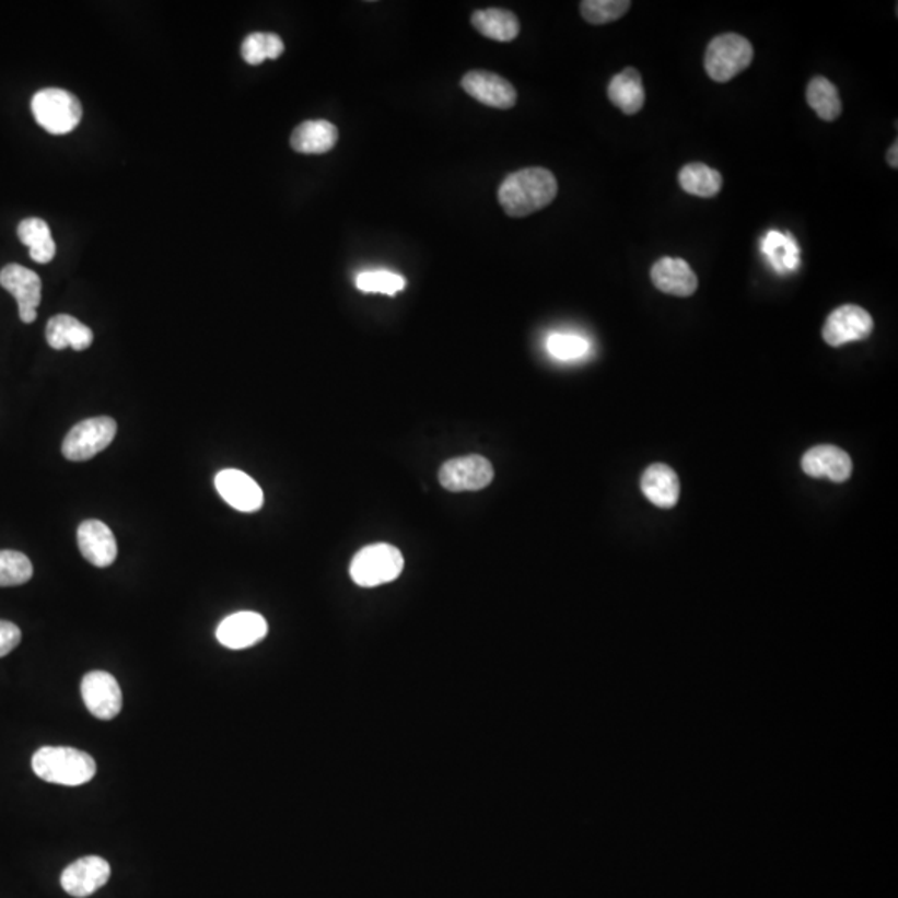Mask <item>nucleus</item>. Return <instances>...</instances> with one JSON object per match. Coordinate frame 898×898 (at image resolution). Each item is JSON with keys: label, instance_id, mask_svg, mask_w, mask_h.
Listing matches in <instances>:
<instances>
[{"label": "nucleus", "instance_id": "nucleus-1", "mask_svg": "<svg viewBox=\"0 0 898 898\" xmlns=\"http://www.w3.org/2000/svg\"><path fill=\"white\" fill-rule=\"evenodd\" d=\"M558 180L552 172L543 167L523 168L508 175L498 190V200L513 219L533 215L555 200Z\"/></svg>", "mask_w": 898, "mask_h": 898}, {"label": "nucleus", "instance_id": "nucleus-2", "mask_svg": "<svg viewBox=\"0 0 898 898\" xmlns=\"http://www.w3.org/2000/svg\"><path fill=\"white\" fill-rule=\"evenodd\" d=\"M35 775L50 784L79 788L97 772V763L88 753L73 747H43L32 757Z\"/></svg>", "mask_w": 898, "mask_h": 898}, {"label": "nucleus", "instance_id": "nucleus-3", "mask_svg": "<svg viewBox=\"0 0 898 898\" xmlns=\"http://www.w3.org/2000/svg\"><path fill=\"white\" fill-rule=\"evenodd\" d=\"M32 114L38 126L53 136L72 132L82 120V104L62 89H44L32 97Z\"/></svg>", "mask_w": 898, "mask_h": 898}, {"label": "nucleus", "instance_id": "nucleus-4", "mask_svg": "<svg viewBox=\"0 0 898 898\" xmlns=\"http://www.w3.org/2000/svg\"><path fill=\"white\" fill-rule=\"evenodd\" d=\"M405 559L395 546L378 543L361 549L350 565L351 580L361 587L392 583L401 574Z\"/></svg>", "mask_w": 898, "mask_h": 898}, {"label": "nucleus", "instance_id": "nucleus-5", "mask_svg": "<svg viewBox=\"0 0 898 898\" xmlns=\"http://www.w3.org/2000/svg\"><path fill=\"white\" fill-rule=\"evenodd\" d=\"M753 44L739 34H722L712 38L705 50L704 69L712 80L725 84L753 63Z\"/></svg>", "mask_w": 898, "mask_h": 898}, {"label": "nucleus", "instance_id": "nucleus-6", "mask_svg": "<svg viewBox=\"0 0 898 898\" xmlns=\"http://www.w3.org/2000/svg\"><path fill=\"white\" fill-rule=\"evenodd\" d=\"M117 434V423L112 418L98 417L80 421L67 433L62 455L69 462H89L104 452Z\"/></svg>", "mask_w": 898, "mask_h": 898}, {"label": "nucleus", "instance_id": "nucleus-7", "mask_svg": "<svg viewBox=\"0 0 898 898\" xmlns=\"http://www.w3.org/2000/svg\"><path fill=\"white\" fill-rule=\"evenodd\" d=\"M493 465L478 455L450 459L440 469V482L447 491H479L493 481Z\"/></svg>", "mask_w": 898, "mask_h": 898}, {"label": "nucleus", "instance_id": "nucleus-8", "mask_svg": "<svg viewBox=\"0 0 898 898\" xmlns=\"http://www.w3.org/2000/svg\"><path fill=\"white\" fill-rule=\"evenodd\" d=\"M874 331V319L867 310L856 305H843L833 310L823 328L824 341L839 348L852 341L867 340Z\"/></svg>", "mask_w": 898, "mask_h": 898}, {"label": "nucleus", "instance_id": "nucleus-9", "mask_svg": "<svg viewBox=\"0 0 898 898\" xmlns=\"http://www.w3.org/2000/svg\"><path fill=\"white\" fill-rule=\"evenodd\" d=\"M0 284L8 290L19 305V316L24 323L37 319V308L43 302V280L35 271L11 264L0 271Z\"/></svg>", "mask_w": 898, "mask_h": 898}, {"label": "nucleus", "instance_id": "nucleus-10", "mask_svg": "<svg viewBox=\"0 0 898 898\" xmlns=\"http://www.w3.org/2000/svg\"><path fill=\"white\" fill-rule=\"evenodd\" d=\"M85 708L101 721H112L121 711V689L117 679L104 670L85 674L80 686Z\"/></svg>", "mask_w": 898, "mask_h": 898}, {"label": "nucleus", "instance_id": "nucleus-11", "mask_svg": "<svg viewBox=\"0 0 898 898\" xmlns=\"http://www.w3.org/2000/svg\"><path fill=\"white\" fill-rule=\"evenodd\" d=\"M110 872V865L105 859L89 855L70 864L60 875V884L72 897L85 898L107 884Z\"/></svg>", "mask_w": 898, "mask_h": 898}, {"label": "nucleus", "instance_id": "nucleus-12", "mask_svg": "<svg viewBox=\"0 0 898 898\" xmlns=\"http://www.w3.org/2000/svg\"><path fill=\"white\" fill-rule=\"evenodd\" d=\"M466 94L488 107L513 108L517 102V92L511 82L498 73L486 70H471L462 80Z\"/></svg>", "mask_w": 898, "mask_h": 898}, {"label": "nucleus", "instance_id": "nucleus-13", "mask_svg": "<svg viewBox=\"0 0 898 898\" xmlns=\"http://www.w3.org/2000/svg\"><path fill=\"white\" fill-rule=\"evenodd\" d=\"M215 488L230 506L242 513H255L264 506V491L247 473L223 469L217 475Z\"/></svg>", "mask_w": 898, "mask_h": 898}, {"label": "nucleus", "instance_id": "nucleus-14", "mask_svg": "<svg viewBox=\"0 0 898 898\" xmlns=\"http://www.w3.org/2000/svg\"><path fill=\"white\" fill-rule=\"evenodd\" d=\"M268 625L264 616L252 610H242L229 616L217 628V639L229 649H247L264 641Z\"/></svg>", "mask_w": 898, "mask_h": 898}, {"label": "nucleus", "instance_id": "nucleus-15", "mask_svg": "<svg viewBox=\"0 0 898 898\" xmlns=\"http://www.w3.org/2000/svg\"><path fill=\"white\" fill-rule=\"evenodd\" d=\"M79 549L95 568H108L117 559V541L107 524L97 520L84 521L77 530Z\"/></svg>", "mask_w": 898, "mask_h": 898}, {"label": "nucleus", "instance_id": "nucleus-16", "mask_svg": "<svg viewBox=\"0 0 898 898\" xmlns=\"http://www.w3.org/2000/svg\"><path fill=\"white\" fill-rule=\"evenodd\" d=\"M802 469L810 478H827L843 482L852 475V459L840 447L820 444L812 447L802 458Z\"/></svg>", "mask_w": 898, "mask_h": 898}, {"label": "nucleus", "instance_id": "nucleus-17", "mask_svg": "<svg viewBox=\"0 0 898 898\" xmlns=\"http://www.w3.org/2000/svg\"><path fill=\"white\" fill-rule=\"evenodd\" d=\"M651 280L660 292L687 299L698 290L699 281L683 258H661L651 268Z\"/></svg>", "mask_w": 898, "mask_h": 898}, {"label": "nucleus", "instance_id": "nucleus-18", "mask_svg": "<svg viewBox=\"0 0 898 898\" xmlns=\"http://www.w3.org/2000/svg\"><path fill=\"white\" fill-rule=\"evenodd\" d=\"M641 489L654 506L663 508V510L676 506L679 501V478L673 468L663 463H656L645 469L641 479Z\"/></svg>", "mask_w": 898, "mask_h": 898}, {"label": "nucleus", "instance_id": "nucleus-19", "mask_svg": "<svg viewBox=\"0 0 898 898\" xmlns=\"http://www.w3.org/2000/svg\"><path fill=\"white\" fill-rule=\"evenodd\" d=\"M46 338L54 350L84 351L94 343V331L73 316L56 315L47 323Z\"/></svg>", "mask_w": 898, "mask_h": 898}, {"label": "nucleus", "instance_id": "nucleus-20", "mask_svg": "<svg viewBox=\"0 0 898 898\" xmlns=\"http://www.w3.org/2000/svg\"><path fill=\"white\" fill-rule=\"evenodd\" d=\"M338 142V129L328 120L303 121L293 130L292 149L305 155L330 152Z\"/></svg>", "mask_w": 898, "mask_h": 898}, {"label": "nucleus", "instance_id": "nucleus-21", "mask_svg": "<svg viewBox=\"0 0 898 898\" xmlns=\"http://www.w3.org/2000/svg\"><path fill=\"white\" fill-rule=\"evenodd\" d=\"M760 250L779 275L794 273L801 267V248L789 232L772 230L767 233L760 243Z\"/></svg>", "mask_w": 898, "mask_h": 898}, {"label": "nucleus", "instance_id": "nucleus-22", "mask_svg": "<svg viewBox=\"0 0 898 898\" xmlns=\"http://www.w3.org/2000/svg\"><path fill=\"white\" fill-rule=\"evenodd\" d=\"M609 101L626 115H634L644 107L645 92L642 85L641 73L628 67V69L613 77L607 88Z\"/></svg>", "mask_w": 898, "mask_h": 898}, {"label": "nucleus", "instance_id": "nucleus-23", "mask_svg": "<svg viewBox=\"0 0 898 898\" xmlns=\"http://www.w3.org/2000/svg\"><path fill=\"white\" fill-rule=\"evenodd\" d=\"M471 24L479 34L498 43H511L520 35V21L506 9H482L471 15Z\"/></svg>", "mask_w": 898, "mask_h": 898}, {"label": "nucleus", "instance_id": "nucleus-24", "mask_svg": "<svg viewBox=\"0 0 898 898\" xmlns=\"http://www.w3.org/2000/svg\"><path fill=\"white\" fill-rule=\"evenodd\" d=\"M679 184L686 194L712 198L721 191L722 175L704 163H689L680 171Z\"/></svg>", "mask_w": 898, "mask_h": 898}, {"label": "nucleus", "instance_id": "nucleus-25", "mask_svg": "<svg viewBox=\"0 0 898 898\" xmlns=\"http://www.w3.org/2000/svg\"><path fill=\"white\" fill-rule=\"evenodd\" d=\"M807 104L823 120L833 121L842 114V102L836 85L826 77H815L807 88Z\"/></svg>", "mask_w": 898, "mask_h": 898}, {"label": "nucleus", "instance_id": "nucleus-26", "mask_svg": "<svg viewBox=\"0 0 898 898\" xmlns=\"http://www.w3.org/2000/svg\"><path fill=\"white\" fill-rule=\"evenodd\" d=\"M284 44L280 35L254 32L242 44V57L250 66H260L267 59H278L283 54Z\"/></svg>", "mask_w": 898, "mask_h": 898}, {"label": "nucleus", "instance_id": "nucleus-27", "mask_svg": "<svg viewBox=\"0 0 898 898\" xmlns=\"http://www.w3.org/2000/svg\"><path fill=\"white\" fill-rule=\"evenodd\" d=\"M34 576L31 559L19 551H0V587L21 586Z\"/></svg>", "mask_w": 898, "mask_h": 898}, {"label": "nucleus", "instance_id": "nucleus-28", "mask_svg": "<svg viewBox=\"0 0 898 898\" xmlns=\"http://www.w3.org/2000/svg\"><path fill=\"white\" fill-rule=\"evenodd\" d=\"M581 15L587 24L604 25L619 21L631 9L629 0H584L581 2Z\"/></svg>", "mask_w": 898, "mask_h": 898}, {"label": "nucleus", "instance_id": "nucleus-29", "mask_svg": "<svg viewBox=\"0 0 898 898\" xmlns=\"http://www.w3.org/2000/svg\"><path fill=\"white\" fill-rule=\"evenodd\" d=\"M354 281L361 292L385 293L389 296L396 295L406 287V280L401 275L388 270L363 271Z\"/></svg>", "mask_w": 898, "mask_h": 898}, {"label": "nucleus", "instance_id": "nucleus-30", "mask_svg": "<svg viewBox=\"0 0 898 898\" xmlns=\"http://www.w3.org/2000/svg\"><path fill=\"white\" fill-rule=\"evenodd\" d=\"M549 353L561 361L578 360L590 351V343L578 335L555 334L548 338Z\"/></svg>", "mask_w": 898, "mask_h": 898}, {"label": "nucleus", "instance_id": "nucleus-31", "mask_svg": "<svg viewBox=\"0 0 898 898\" xmlns=\"http://www.w3.org/2000/svg\"><path fill=\"white\" fill-rule=\"evenodd\" d=\"M18 235L25 247H28V250H31V248L40 247L44 243L53 240L50 226L40 219L22 220L18 226Z\"/></svg>", "mask_w": 898, "mask_h": 898}, {"label": "nucleus", "instance_id": "nucleus-32", "mask_svg": "<svg viewBox=\"0 0 898 898\" xmlns=\"http://www.w3.org/2000/svg\"><path fill=\"white\" fill-rule=\"evenodd\" d=\"M22 632L14 622L0 621V657L11 654L21 644Z\"/></svg>", "mask_w": 898, "mask_h": 898}, {"label": "nucleus", "instance_id": "nucleus-33", "mask_svg": "<svg viewBox=\"0 0 898 898\" xmlns=\"http://www.w3.org/2000/svg\"><path fill=\"white\" fill-rule=\"evenodd\" d=\"M57 254V245L56 242L49 240V242L44 243L40 247L31 248L28 250V255H31L32 260L37 261V264H50L56 257Z\"/></svg>", "mask_w": 898, "mask_h": 898}, {"label": "nucleus", "instance_id": "nucleus-34", "mask_svg": "<svg viewBox=\"0 0 898 898\" xmlns=\"http://www.w3.org/2000/svg\"><path fill=\"white\" fill-rule=\"evenodd\" d=\"M897 153H898V143L895 142L894 145L890 147V150H888V153H887L888 165H890L891 168H898V155H897Z\"/></svg>", "mask_w": 898, "mask_h": 898}]
</instances>
